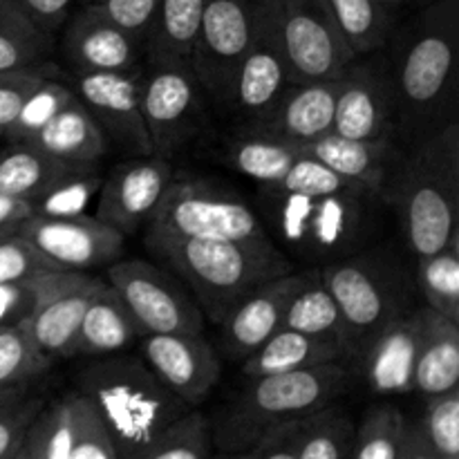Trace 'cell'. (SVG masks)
<instances>
[{"label": "cell", "instance_id": "f5cc1de1", "mask_svg": "<svg viewBox=\"0 0 459 459\" xmlns=\"http://www.w3.org/2000/svg\"><path fill=\"white\" fill-rule=\"evenodd\" d=\"M31 215H34L31 202L0 193V227H13V224H21L22 220L31 218Z\"/></svg>", "mask_w": 459, "mask_h": 459}, {"label": "cell", "instance_id": "83f0119b", "mask_svg": "<svg viewBox=\"0 0 459 459\" xmlns=\"http://www.w3.org/2000/svg\"><path fill=\"white\" fill-rule=\"evenodd\" d=\"M27 143L67 164H101L103 157L110 152L106 134L85 110L83 103L76 99V94Z\"/></svg>", "mask_w": 459, "mask_h": 459}, {"label": "cell", "instance_id": "f546056e", "mask_svg": "<svg viewBox=\"0 0 459 459\" xmlns=\"http://www.w3.org/2000/svg\"><path fill=\"white\" fill-rule=\"evenodd\" d=\"M83 164H67L27 142H12L0 151V193L31 202L56 179Z\"/></svg>", "mask_w": 459, "mask_h": 459}, {"label": "cell", "instance_id": "603a6c76", "mask_svg": "<svg viewBox=\"0 0 459 459\" xmlns=\"http://www.w3.org/2000/svg\"><path fill=\"white\" fill-rule=\"evenodd\" d=\"M103 282L106 281L101 278L76 272L65 285L45 296L34 312L18 325L54 361L72 359L85 309Z\"/></svg>", "mask_w": 459, "mask_h": 459}, {"label": "cell", "instance_id": "f6af8a7d", "mask_svg": "<svg viewBox=\"0 0 459 459\" xmlns=\"http://www.w3.org/2000/svg\"><path fill=\"white\" fill-rule=\"evenodd\" d=\"M72 411H74V437H72L70 459H119L99 412L76 390L72 393Z\"/></svg>", "mask_w": 459, "mask_h": 459}, {"label": "cell", "instance_id": "ba28073f", "mask_svg": "<svg viewBox=\"0 0 459 459\" xmlns=\"http://www.w3.org/2000/svg\"><path fill=\"white\" fill-rule=\"evenodd\" d=\"M143 236L254 240L267 238V231L258 211L233 188L209 178L175 175Z\"/></svg>", "mask_w": 459, "mask_h": 459}, {"label": "cell", "instance_id": "e575fe53", "mask_svg": "<svg viewBox=\"0 0 459 459\" xmlns=\"http://www.w3.org/2000/svg\"><path fill=\"white\" fill-rule=\"evenodd\" d=\"M354 56L381 52L390 40V9L381 0H323Z\"/></svg>", "mask_w": 459, "mask_h": 459}, {"label": "cell", "instance_id": "8fae6325", "mask_svg": "<svg viewBox=\"0 0 459 459\" xmlns=\"http://www.w3.org/2000/svg\"><path fill=\"white\" fill-rule=\"evenodd\" d=\"M273 12L290 83L339 79L357 58L323 0H273Z\"/></svg>", "mask_w": 459, "mask_h": 459}, {"label": "cell", "instance_id": "7c38bea8", "mask_svg": "<svg viewBox=\"0 0 459 459\" xmlns=\"http://www.w3.org/2000/svg\"><path fill=\"white\" fill-rule=\"evenodd\" d=\"M255 0H209L193 45V74L206 99L227 108L233 79L254 34Z\"/></svg>", "mask_w": 459, "mask_h": 459}, {"label": "cell", "instance_id": "277c9868", "mask_svg": "<svg viewBox=\"0 0 459 459\" xmlns=\"http://www.w3.org/2000/svg\"><path fill=\"white\" fill-rule=\"evenodd\" d=\"M143 245L186 285L204 321L215 327L255 287L294 272L291 260L269 236L254 240L143 236Z\"/></svg>", "mask_w": 459, "mask_h": 459}, {"label": "cell", "instance_id": "4fadbf2b", "mask_svg": "<svg viewBox=\"0 0 459 459\" xmlns=\"http://www.w3.org/2000/svg\"><path fill=\"white\" fill-rule=\"evenodd\" d=\"M142 65L126 72L74 74L70 83L110 148L130 157L155 155L142 115Z\"/></svg>", "mask_w": 459, "mask_h": 459}, {"label": "cell", "instance_id": "8992f818", "mask_svg": "<svg viewBox=\"0 0 459 459\" xmlns=\"http://www.w3.org/2000/svg\"><path fill=\"white\" fill-rule=\"evenodd\" d=\"M348 363L307 368L249 379V384L209 420L215 451H242L272 430L305 420L339 402L352 385Z\"/></svg>", "mask_w": 459, "mask_h": 459}, {"label": "cell", "instance_id": "836d02e7", "mask_svg": "<svg viewBox=\"0 0 459 459\" xmlns=\"http://www.w3.org/2000/svg\"><path fill=\"white\" fill-rule=\"evenodd\" d=\"M354 437V421L339 402L305 420L296 421L294 457L296 459H350Z\"/></svg>", "mask_w": 459, "mask_h": 459}, {"label": "cell", "instance_id": "7a4b0ae2", "mask_svg": "<svg viewBox=\"0 0 459 459\" xmlns=\"http://www.w3.org/2000/svg\"><path fill=\"white\" fill-rule=\"evenodd\" d=\"M384 202L370 188L296 195L258 186V215L267 236L287 258L325 267L379 238Z\"/></svg>", "mask_w": 459, "mask_h": 459}, {"label": "cell", "instance_id": "ab89813d", "mask_svg": "<svg viewBox=\"0 0 459 459\" xmlns=\"http://www.w3.org/2000/svg\"><path fill=\"white\" fill-rule=\"evenodd\" d=\"M54 366L21 325L0 327V390L25 388Z\"/></svg>", "mask_w": 459, "mask_h": 459}, {"label": "cell", "instance_id": "bcb514c9", "mask_svg": "<svg viewBox=\"0 0 459 459\" xmlns=\"http://www.w3.org/2000/svg\"><path fill=\"white\" fill-rule=\"evenodd\" d=\"M52 67L43 61L36 65L0 70V137H4L27 97L52 76Z\"/></svg>", "mask_w": 459, "mask_h": 459}, {"label": "cell", "instance_id": "d6a6232c", "mask_svg": "<svg viewBox=\"0 0 459 459\" xmlns=\"http://www.w3.org/2000/svg\"><path fill=\"white\" fill-rule=\"evenodd\" d=\"M415 287L424 307L459 325V236L417 258Z\"/></svg>", "mask_w": 459, "mask_h": 459}, {"label": "cell", "instance_id": "30bf717a", "mask_svg": "<svg viewBox=\"0 0 459 459\" xmlns=\"http://www.w3.org/2000/svg\"><path fill=\"white\" fill-rule=\"evenodd\" d=\"M106 282L121 296L142 334H204V314L182 281L148 260H115Z\"/></svg>", "mask_w": 459, "mask_h": 459}, {"label": "cell", "instance_id": "cb8c5ba5", "mask_svg": "<svg viewBox=\"0 0 459 459\" xmlns=\"http://www.w3.org/2000/svg\"><path fill=\"white\" fill-rule=\"evenodd\" d=\"M402 148L403 143L394 137L350 139L332 130L314 142L303 143L296 151L300 155L321 161L343 178L363 184L370 191L381 193V186H384Z\"/></svg>", "mask_w": 459, "mask_h": 459}, {"label": "cell", "instance_id": "ac0fdd59", "mask_svg": "<svg viewBox=\"0 0 459 459\" xmlns=\"http://www.w3.org/2000/svg\"><path fill=\"white\" fill-rule=\"evenodd\" d=\"M139 350L157 379L188 408H200L222 379V359L204 334H143Z\"/></svg>", "mask_w": 459, "mask_h": 459}, {"label": "cell", "instance_id": "680465c9", "mask_svg": "<svg viewBox=\"0 0 459 459\" xmlns=\"http://www.w3.org/2000/svg\"><path fill=\"white\" fill-rule=\"evenodd\" d=\"M381 3H384L388 9H393V7H399V4H402L403 0H381Z\"/></svg>", "mask_w": 459, "mask_h": 459}, {"label": "cell", "instance_id": "11a10c76", "mask_svg": "<svg viewBox=\"0 0 459 459\" xmlns=\"http://www.w3.org/2000/svg\"><path fill=\"white\" fill-rule=\"evenodd\" d=\"M13 459H45L43 444H40L39 430H36L34 424L30 426V433H27V437H25V442H22L21 451L16 453V457H13Z\"/></svg>", "mask_w": 459, "mask_h": 459}, {"label": "cell", "instance_id": "9a60e30c", "mask_svg": "<svg viewBox=\"0 0 459 459\" xmlns=\"http://www.w3.org/2000/svg\"><path fill=\"white\" fill-rule=\"evenodd\" d=\"M18 233L31 242L58 272L88 273L108 267L124 254L126 236L97 215L76 218H31L18 224Z\"/></svg>", "mask_w": 459, "mask_h": 459}, {"label": "cell", "instance_id": "e0dca14e", "mask_svg": "<svg viewBox=\"0 0 459 459\" xmlns=\"http://www.w3.org/2000/svg\"><path fill=\"white\" fill-rule=\"evenodd\" d=\"M175 175L173 161L161 155L121 161L103 178L97 195V218L124 236L143 231Z\"/></svg>", "mask_w": 459, "mask_h": 459}, {"label": "cell", "instance_id": "5bb4252c", "mask_svg": "<svg viewBox=\"0 0 459 459\" xmlns=\"http://www.w3.org/2000/svg\"><path fill=\"white\" fill-rule=\"evenodd\" d=\"M332 130L350 139H397L388 61L379 52L357 56L339 76Z\"/></svg>", "mask_w": 459, "mask_h": 459}, {"label": "cell", "instance_id": "74e56055", "mask_svg": "<svg viewBox=\"0 0 459 459\" xmlns=\"http://www.w3.org/2000/svg\"><path fill=\"white\" fill-rule=\"evenodd\" d=\"M101 164L76 166L61 179L45 188L31 200V209L39 218H76L85 215L101 188Z\"/></svg>", "mask_w": 459, "mask_h": 459}, {"label": "cell", "instance_id": "1f68e13d", "mask_svg": "<svg viewBox=\"0 0 459 459\" xmlns=\"http://www.w3.org/2000/svg\"><path fill=\"white\" fill-rule=\"evenodd\" d=\"M282 327L303 332V334L309 336H321V339L334 341L348 354V363H352V348H350V336L343 321V314H341L339 305H336L330 290L323 285L321 276H318V269L300 287L299 294L291 299L285 314V325Z\"/></svg>", "mask_w": 459, "mask_h": 459}, {"label": "cell", "instance_id": "9f6ffc18", "mask_svg": "<svg viewBox=\"0 0 459 459\" xmlns=\"http://www.w3.org/2000/svg\"><path fill=\"white\" fill-rule=\"evenodd\" d=\"M25 390H27V385H25V388H7V390H0V403H4V402H7V399L16 397V394L25 393Z\"/></svg>", "mask_w": 459, "mask_h": 459}, {"label": "cell", "instance_id": "f1b7e54d", "mask_svg": "<svg viewBox=\"0 0 459 459\" xmlns=\"http://www.w3.org/2000/svg\"><path fill=\"white\" fill-rule=\"evenodd\" d=\"M220 157L236 173L254 179L258 186H273L294 164L299 151L296 146L282 143L278 139L238 128L236 133L224 137Z\"/></svg>", "mask_w": 459, "mask_h": 459}, {"label": "cell", "instance_id": "7dc6e473", "mask_svg": "<svg viewBox=\"0 0 459 459\" xmlns=\"http://www.w3.org/2000/svg\"><path fill=\"white\" fill-rule=\"evenodd\" d=\"M45 406L48 403L43 397H30L27 390L0 403V459L16 457L30 433V426Z\"/></svg>", "mask_w": 459, "mask_h": 459}, {"label": "cell", "instance_id": "52a82bcc", "mask_svg": "<svg viewBox=\"0 0 459 459\" xmlns=\"http://www.w3.org/2000/svg\"><path fill=\"white\" fill-rule=\"evenodd\" d=\"M403 251L375 240L318 269L323 285L343 314L352 366L384 327L417 307L415 272L408 267Z\"/></svg>", "mask_w": 459, "mask_h": 459}, {"label": "cell", "instance_id": "d590c367", "mask_svg": "<svg viewBox=\"0 0 459 459\" xmlns=\"http://www.w3.org/2000/svg\"><path fill=\"white\" fill-rule=\"evenodd\" d=\"M408 426L402 411L393 403H377L354 424L350 459H402L406 451Z\"/></svg>", "mask_w": 459, "mask_h": 459}, {"label": "cell", "instance_id": "6f0895ef", "mask_svg": "<svg viewBox=\"0 0 459 459\" xmlns=\"http://www.w3.org/2000/svg\"><path fill=\"white\" fill-rule=\"evenodd\" d=\"M18 231V224H13V227H0V240L7 236H12V233Z\"/></svg>", "mask_w": 459, "mask_h": 459}, {"label": "cell", "instance_id": "816d5d0a", "mask_svg": "<svg viewBox=\"0 0 459 459\" xmlns=\"http://www.w3.org/2000/svg\"><path fill=\"white\" fill-rule=\"evenodd\" d=\"M16 3L40 30L54 34L65 22L72 0H16Z\"/></svg>", "mask_w": 459, "mask_h": 459}, {"label": "cell", "instance_id": "5b68a950", "mask_svg": "<svg viewBox=\"0 0 459 459\" xmlns=\"http://www.w3.org/2000/svg\"><path fill=\"white\" fill-rule=\"evenodd\" d=\"M76 393L99 412L119 459L137 457L170 424L193 411L157 379L142 357L124 352L85 366L76 375Z\"/></svg>", "mask_w": 459, "mask_h": 459}, {"label": "cell", "instance_id": "ffe728a7", "mask_svg": "<svg viewBox=\"0 0 459 459\" xmlns=\"http://www.w3.org/2000/svg\"><path fill=\"white\" fill-rule=\"evenodd\" d=\"M61 54L72 74H97L139 67L146 48L124 27L112 22L97 4L88 3L67 22Z\"/></svg>", "mask_w": 459, "mask_h": 459}, {"label": "cell", "instance_id": "ee69618b", "mask_svg": "<svg viewBox=\"0 0 459 459\" xmlns=\"http://www.w3.org/2000/svg\"><path fill=\"white\" fill-rule=\"evenodd\" d=\"M272 188L285 193H296V195H327V193H341V191H354V188H368L363 184L354 182V179L343 178V175L334 173L327 169L321 161L312 160V157L300 155L296 157L294 164L290 166L282 179L273 184Z\"/></svg>", "mask_w": 459, "mask_h": 459}, {"label": "cell", "instance_id": "9c48e42d", "mask_svg": "<svg viewBox=\"0 0 459 459\" xmlns=\"http://www.w3.org/2000/svg\"><path fill=\"white\" fill-rule=\"evenodd\" d=\"M142 115L155 155H179L209 130V103L188 63L142 65Z\"/></svg>", "mask_w": 459, "mask_h": 459}, {"label": "cell", "instance_id": "b9f144b4", "mask_svg": "<svg viewBox=\"0 0 459 459\" xmlns=\"http://www.w3.org/2000/svg\"><path fill=\"white\" fill-rule=\"evenodd\" d=\"M76 272H48L18 282H0V327L25 321L48 294L65 285Z\"/></svg>", "mask_w": 459, "mask_h": 459}, {"label": "cell", "instance_id": "3957f363", "mask_svg": "<svg viewBox=\"0 0 459 459\" xmlns=\"http://www.w3.org/2000/svg\"><path fill=\"white\" fill-rule=\"evenodd\" d=\"M415 258L448 245L457 231L459 121L402 148L379 193Z\"/></svg>", "mask_w": 459, "mask_h": 459}, {"label": "cell", "instance_id": "44dd1931", "mask_svg": "<svg viewBox=\"0 0 459 459\" xmlns=\"http://www.w3.org/2000/svg\"><path fill=\"white\" fill-rule=\"evenodd\" d=\"M339 79L296 81L281 92L269 110L240 128L264 137L278 139L290 146H303L332 133Z\"/></svg>", "mask_w": 459, "mask_h": 459}, {"label": "cell", "instance_id": "91938a15", "mask_svg": "<svg viewBox=\"0 0 459 459\" xmlns=\"http://www.w3.org/2000/svg\"><path fill=\"white\" fill-rule=\"evenodd\" d=\"M88 3H94V0H88Z\"/></svg>", "mask_w": 459, "mask_h": 459}, {"label": "cell", "instance_id": "60d3db41", "mask_svg": "<svg viewBox=\"0 0 459 459\" xmlns=\"http://www.w3.org/2000/svg\"><path fill=\"white\" fill-rule=\"evenodd\" d=\"M72 99H74V92H72L70 85L61 83V81H54L49 76L22 103L18 117L9 126L7 133H4V139H9V142H30Z\"/></svg>", "mask_w": 459, "mask_h": 459}, {"label": "cell", "instance_id": "f35d334b", "mask_svg": "<svg viewBox=\"0 0 459 459\" xmlns=\"http://www.w3.org/2000/svg\"><path fill=\"white\" fill-rule=\"evenodd\" d=\"M213 453L209 417L193 408L133 459H211Z\"/></svg>", "mask_w": 459, "mask_h": 459}, {"label": "cell", "instance_id": "db71d44e", "mask_svg": "<svg viewBox=\"0 0 459 459\" xmlns=\"http://www.w3.org/2000/svg\"><path fill=\"white\" fill-rule=\"evenodd\" d=\"M402 459H439L433 451H430L429 444H426L424 435H421L420 424L408 426L406 451H403Z\"/></svg>", "mask_w": 459, "mask_h": 459}, {"label": "cell", "instance_id": "d4e9b609", "mask_svg": "<svg viewBox=\"0 0 459 459\" xmlns=\"http://www.w3.org/2000/svg\"><path fill=\"white\" fill-rule=\"evenodd\" d=\"M137 321L121 296L103 282L90 300L74 343V357L103 359L121 354L142 339Z\"/></svg>", "mask_w": 459, "mask_h": 459}, {"label": "cell", "instance_id": "4dcf8cb0", "mask_svg": "<svg viewBox=\"0 0 459 459\" xmlns=\"http://www.w3.org/2000/svg\"><path fill=\"white\" fill-rule=\"evenodd\" d=\"M209 0H160L146 39V61L188 63Z\"/></svg>", "mask_w": 459, "mask_h": 459}, {"label": "cell", "instance_id": "f907efd6", "mask_svg": "<svg viewBox=\"0 0 459 459\" xmlns=\"http://www.w3.org/2000/svg\"><path fill=\"white\" fill-rule=\"evenodd\" d=\"M294 424L272 430L260 442H255L254 446L242 448V451H215L211 459H296L294 439H291Z\"/></svg>", "mask_w": 459, "mask_h": 459}, {"label": "cell", "instance_id": "2e32d148", "mask_svg": "<svg viewBox=\"0 0 459 459\" xmlns=\"http://www.w3.org/2000/svg\"><path fill=\"white\" fill-rule=\"evenodd\" d=\"M287 85L290 70L278 39L273 0H255L254 34L233 79L227 110L247 124L269 110Z\"/></svg>", "mask_w": 459, "mask_h": 459}, {"label": "cell", "instance_id": "c3c4849f", "mask_svg": "<svg viewBox=\"0 0 459 459\" xmlns=\"http://www.w3.org/2000/svg\"><path fill=\"white\" fill-rule=\"evenodd\" d=\"M48 272L58 269L18 231L0 240V282L27 281Z\"/></svg>", "mask_w": 459, "mask_h": 459}, {"label": "cell", "instance_id": "8d00e7d4", "mask_svg": "<svg viewBox=\"0 0 459 459\" xmlns=\"http://www.w3.org/2000/svg\"><path fill=\"white\" fill-rule=\"evenodd\" d=\"M52 49V34L40 30L16 0H0V70L43 63Z\"/></svg>", "mask_w": 459, "mask_h": 459}, {"label": "cell", "instance_id": "7402d4cb", "mask_svg": "<svg viewBox=\"0 0 459 459\" xmlns=\"http://www.w3.org/2000/svg\"><path fill=\"white\" fill-rule=\"evenodd\" d=\"M421 323H424V307L420 305L411 314L384 327L368 343L354 366L370 393L379 397L412 393Z\"/></svg>", "mask_w": 459, "mask_h": 459}, {"label": "cell", "instance_id": "681fc988", "mask_svg": "<svg viewBox=\"0 0 459 459\" xmlns=\"http://www.w3.org/2000/svg\"><path fill=\"white\" fill-rule=\"evenodd\" d=\"M94 4H97L112 22H117V25L124 27L128 34H133L134 39L142 40L143 48H146L148 31H151L152 21H155L160 0H94Z\"/></svg>", "mask_w": 459, "mask_h": 459}, {"label": "cell", "instance_id": "484cf974", "mask_svg": "<svg viewBox=\"0 0 459 459\" xmlns=\"http://www.w3.org/2000/svg\"><path fill=\"white\" fill-rule=\"evenodd\" d=\"M330 363H348V354L341 345L321 336L281 327L242 361V372L247 379H255V377L285 375V372H299L307 368L330 366Z\"/></svg>", "mask_w": 459, "mask_h": 459}, {"label": "cell", "instance_id": "4316f807", "mask_svg": "<svg viewBox=\"0 0 459 459\" xmlns=\"http://www.w3.org/2000/svg\"><path fill=\"white\" fill-rule=\"evenodd\" d=\"M424 307V305H421ZM459 384V325L424 307L412 393L424 399L455 390Z\"/></svg>", "mask_w": 459, "mask_h": 459}, {"label": "cell", "instance_id": "d6986e66", "mask_svg": "<svg viewBox=\"0 0 459 459\" xmlns=\"http://www.w3.org/2000/svg\"><path fill=\"white\" fill-rule=\"evenodd\" d=\"M316 267L290 272L272 278L247 294L227 316L220 321V343L231 361H245L272 334L285 325V314L291 299L314 276Z\"/></svg>", "mask_w": 459, "mask_h": 459}, {"label": "cell", "instance_id": "7bdbcfd3", "mask_svg": "<svg viewBox=\"0 0 459 459\" xmlns=\"http://www.w3.org/2000/svg\"><path fill=\"white\" fill-rule=\"evenodd\" d=\"M430 451L439 459H459V390L429 399L424 420L417 421Z\"/></svg>", "mask_w": 459, "mask_h": 459}, {"label": "cell", "instance_id": "94428289", "mask_svg": "<svg viewBox=\"0 0 459 459\" xmlns=\"http://www.w3.org/2000/svg\"><path fill=\"white\" fill-rule=\"evenodd\" d=\"M429 3H433V0H429Z\"/></svg>", "mask_w": 459, "mask_h": 459}, {"label": "cell", "instance_id": "6da1fadb", "mask_svg": "<svg viewBox=\"0 0 459 459\" xmlns=\"http://www.w3.org/2000/svg\"><path fill=\"white\" fill-rule=\"evenodd\" d=\"M457 58L459 0H433L394 39L385 61L403 146L457 124Z\"/></svg>", "mask_w": 459, "mask_h": 459}]
</instances>
